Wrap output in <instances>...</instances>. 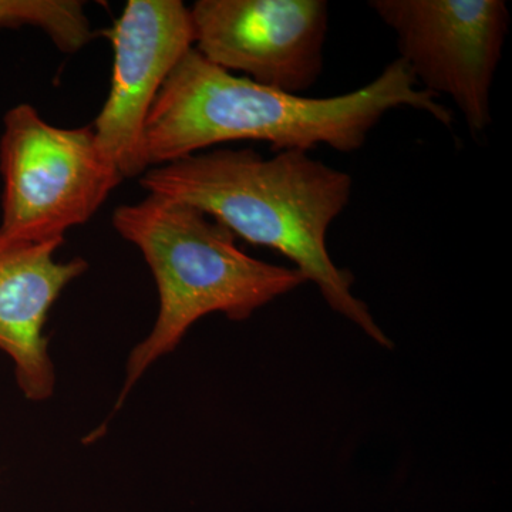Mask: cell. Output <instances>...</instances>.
<instances>
[{
    "label": "cell",
    "instance_id": "2",
    "mask_svg": "<svg viewBox=\"0 0 512 512\" xmlns=\"http://www.w3.org/2000/svg\"><path fill=\"white\" fill-rule=\"evenodd\" d=\"M140 184L153 194L194 205L235 238L284 255L318 286L333 311L392 348L366 303L353 295L355 278L328 251L330 225L352 198L353 180L345 171L306 151L264 158L252 148H218L148 168Z\"/></svg>",
    "mask_w": 512,
    "mask_h": 512
},
{
    "label": "cell",
    "instance_id": "4",
    "mask_svg": "<svg viewBox=\"0 0 512 512\" xmlns=\"http://www.w3.org/2000/svg\"><path fill=\"white\" fill-rule=\"evenodd\" d=\"M0 174V232L30 241L64 239L92 220L123 181L92 126H52L26 103L3 119Z\"/></svg>",
    "mask_w": 512,
    "mask_h": 512
},
{
    "label": "cell",
    "instance_id": "3",
    "mask_svg": "<svg viewBox=\"0 0 512 512\" xmlns=\"http://www.w3.org/2000/svg\"><path fill=\"white\" fill-rule=\"evenodd\" d=\"M111 222L143 254L158 292L156 322L128 355L116 410L198 320L222 313L242 322L308 282L296 268L245 254L221 222L174 198L148 192L143 201L116 208Z\"/></svg>",
    "mask_w": 512,
    "mask_h": 512
},
{
    "label": "cell",
    "instance_id": "8",
    "mask_svg": "<svg viewBox=\"0 0 512 512\" xmlns=\"http://www.w3.org/2000/svg\"><path fill=\"white\" fill-rule=\"evenodd\" d=\"M64 239L30 241L0 232V352L9 357L29 402L55 394L56 370L45 326L64 289L89 269L83 258L57 261Z\"/></svg>",
    "mask_w": 512,
    "mask_h": 512
},
{
    "label": "cell",
    "instance_id": "5",
    "mask_svg": "<svg viewBox=\"0 0 512 512\" xmlns=\"http://www.w3.org/2000/svg\"><path fill=\"white\" fill-rule=\"evenodd\" d=\"M420 87L446 94L471 134L493 123L491 89L510 30L503 0H372Z\"/></svg>",
    "mask_w": 512,
    "mask_h": 512
},
{
    "label": "cell",
    "instance_id": "9",
    "mask_svg": "<svg viewBox=\"0 0 512 512\" xmlns=\"http://www.w3.org/2000/svg\"><path fill=\"white\" fill-rule=\"evenodd\" d=\"M33 26L72 55L96 36L80 0H0V30Z\"/></svg>",
    "mask_w": 512,
    "mask_h": 512
},
{
    "label": "cell",
    "instance_id": "6",
    "mask_svg": "<svg viewBox=\"0 0 512 512\" xmlns=\"http://www.w3.org/2000/svg\"><path fill=\"white\" fill-rule=\"evenodd\" d=\"M194 49L259 86L302 96L325 66L326 0H198Z\"/></svg>",
    "mask_w": 512,
    "mask_h": 512
},
{
    "label": "cell",
    "instance_id": "1",
    "mask_svg": "<svg viewBox=\"0 0 512 512\" xmlns=\"http://www.w3.org/2000/svg\"><path fill=\"white\" fill-rule=\"evenodd\" d=\"M419 86L400 59L372 82L340 96L278 92L227 72L191 49L161 87L144 128V160L158 167L218 144L258 141L281 151L328 146L353 153L389 111L410 107L443 126L453 111Z\"/></svg>",
    "mask_w": 512,
    "mask_h": 512
},
{
    "label": "cell",
    "instance_id": "7",
    "mask_svg": "<svg viewBox=\"0 0 512 512\" xmlns=\"http://www.w3.org/2000/svg\"><path fill=\"white\" fill-rule=\"evenodd\" d=\"M113 46L109 96L92 130L97 144L124 178L141 177L144 128L161 87L194 49L191 10L181 0H128L104 33Z\"/></svg>",
    "mask_w": 512,
    "mask_h": 512
}]
</instances>
